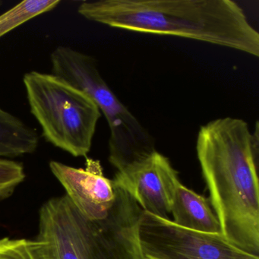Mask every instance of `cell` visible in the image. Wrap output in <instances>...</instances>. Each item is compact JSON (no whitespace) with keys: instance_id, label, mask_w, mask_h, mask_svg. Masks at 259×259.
I'll list each match as a JSON object with an SVG mask.
<instances>
[{"instance_id":"1","label":"cell","mask_w":259,"mask_h":259,"mask_svg":"<svg viewBox=\"0 0 259 259\" xmlns=\"http://www.w3.org/2000/svg\"><path fill=\"white\" fill-rule=\"evenodd\" d=\"M258 127L251 133L238 118L210 121L200 128L196 151L224 237L258 255Z\"/></svg>"},{"instance_id":"2","label":"cell","mask_w":259,"mask_h":259,"mask_svg":"<svg viewBox=\"0 0 259 259\" xmlns=\"http://www.w3.org/2000/svg\"><path fill=\"white\" fill-rule=\"evenodd\" d=\"M80 16L111 28L172 36L259 57V34L231 0H99Z\"/></svg>"},{"instance_id":"3","label":"cell","mask_w":259,"mask_h":259,"mask_svg":"<svg viewBox=\"0 0 259 259\" xmlns=\"http://www.w3.org/2000/svg\"><path fill=\"white\" fill-rule=\"evenodd\" d=\"M105 218L90 220L66 195L51 198L39 211L37 239L48 242L55 259H144L138 239L143 210L118 186Z\"/></svg>"},{"instance_id":"4","label":"cell","mask_w":259,"mask_h":259,"mask_svg":"<svg viewBox=\"0 0 259 259\" xmlns=\"http://www.w3.org/2000/svg\"><path fill=\"white\" fill-rule=\"evenodd\" d=\"M30 110L47 142L75 157H87L101 116L95 102L53 74L31 71L23 77Z\"/></svg>"},{"instance_id":"5","label":"cell","mask_w":259,"mask_h":259,"mask_svg":"<svg viewBox=\"0 0 259 259\" xmlns=\"http://www.w3.org/2000/svg\"><path fill=\"white\" fill-rule=\"evenodd\" d=\"M74 86L87 95L105 117L110 133L109 161L117 170L156 151L153 136L119 101L101 76L97 65L81 67L75 74Z\"/></svg>"},{"instance_id":"6","label":"cell","mask_w":259,"mask_h":259,"mask_svg":"<svg viewBox=\"0 0 259 259\" xmlns=\"http://www.w3.org/2000/svg\"><path fill=\"white\" fill-rule=\"evenodd\" d=\"M138 239L144 259H259L229 242L222 233L189 230L144 210Z\"/></svg>"},{"instance_id":"7","label":"cell","mask_w":259,"mask_h":259,"mask_svg":"<svg viewBox=\"0 0 259 259\" xmlns=\"http://www.w3.org/2000/svg\"><path fill=\"white\" fill-rule=\"evenodd\" d=\"M112 182L133 198L144 211L163 218L170 213L172 196L180 183L169 159L157 151L118 170Z\"/></svg>"},{"instance_id":"8","label":"cell","mask_w":259,"mask_h":259,"mask_svg":"<svg viewBox=\"0 0 259 259\" xmlns=\"http://www.w3.org/2000/svg\"><path fill=\"white\" fill-rule=\"evenodd\" d=\"M49 166L81 214L90 220L107 216L116 198V189L112 180L104 175L99 160L86 157L84 168L72 167L55 160L50 162Z\"/></svg>"},{"instance_id":"9","label":"cell","mask_w":259,"mask_h":259,"mask_svg":"<svg viewBox=\"0 0 259 259\" xmlns=\"http://www.w3.org/2000/svg\"><path fill=\"white\" fill-rule=\"evenodd\" d=\"M170 213L174 222L180 227L204 233H222L219 220L208 200L181 183L174 192Z\"/></svg>"},{"instance_id":"10","label":"cell","mask_w":259,"mask_h":259,"mask_svg":"<svg viewBox=\"0 0 259 259\" xmlns=\"http://www.w3.org/2000/svg\"><path fill=\"white\" fill-rule=\"evenodd\" d=\"M39 142L35 128L0 107V159L33 154Z\"/></svg>"},{"instance_id":"11","label":"cell","mask_w":259,"mask_h":259,"mask_svg":"<svg viewBox=\"0 0 259 259\" xmlns=\"http://www.w3.org/2000/svg\"><path fill=\"white\" fill-rule=\"evenodd\" d=\"M60 0H25L0 15V38L31 19L52 11Z\"/></svg>"},{"instance_id":"12","label":"cell","mask_w":259,"mask_h":259,"mask_svg":"<svg viewBox=\"0 0 259 259\" xmlns=\"http://www.w3.org/2000/svg\"><path fill=\"white\" fill-rule=\"evenodd\" d=\"M0 259H55L48 242L40 239L0 238Z\"/></svg>"},{"instance_id":"13","label":"cell","mask_w":259,"mask_h":259,"mask_svg":"<svg viewBox=\"0 0 259 259\" xmlns=\"http://www.w3.org/2000/svg\"><path fill=\"white\" fill-rule=\"evenodd\" d=\"M25 178L22 163L11 159H0V201L11 196Z\"/></svg>"},{"instance_id":"14","label":"cell","mask_w":259,"mask_h":259,"mask_svg":"<svg viewBox=\"0 0 259 259\" xmlns=\"http://www.w3.org/2000/svg\"><path fill=\"white\" fill-rule=\"evenodd\" d=\"M3 4H4V3H3L2 0H0V7H2Z\"/></svg>"}]
</instances>
